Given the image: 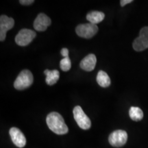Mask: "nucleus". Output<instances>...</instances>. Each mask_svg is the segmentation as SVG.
<instances>
[{
	"label": "nucleus",
	"mask_w": 148,
	"mask_h": 148,
	"mask_svg": "<svg viewBox=\"0 0 148 148\" xmlns=\"http://www.w3.org/2000/svg\"><path fill=\"white\" fill-rule=\"evenodd\" d=\"M46 122L49 128L56 134H65L69 132V129L64 123L63 117L58 112H50L47 116Z\"/></svg>",
	"instance_id": "1"
},
{
	"label": "nucleus",
	"mask_w": 148,
	"mask_h": 148,
	"mask_svg": "<svg viewBox=\"0 0 148 148\" xmlns=\"http://www.w3.org/2000/svg\"><path fill=\"white\" fill-rule=\"evenodd\" d=\"M34 81L32 73L27 69L23 70L18 74L14 82V87L17 90H24L32 84Z\"/></svg>",
	"instance_id": "2"
},
{
	"label": "nucleus",
	"mask_w": 148,
	"mask_h": 148,
	"mask_svg": "<svg viewBox=\"0 0 148 148\" xmlns=\"http://www.w3.org/2000/svg\"><path fill=\"white\" fill-rule=\"evenodd\" d=\"M73 113L74 119L75 120L80 128L82 130H88L91 127V121L80 106H77L74 107Z\"/></svg>",
	"instance_id": "3"
},
{
	"label": "nucleus",
	"mask_w": 148,
	"mask_h": 148,
	"mask_svg": "<svg viewBox=\"0 0 148 148\" xmlns=\"http://www.w3.org/2000/svg\"><path fill=\"white\" fill-rule=\"evenodd\" d=\"M76 34L79 36L84 38H90L93 37L98 32L97 25L92 23L79 24L75 28Z\"/></svg>",
	"instance_id": "4"
},
{
	"label": "nucleus",
	"mask_w": 148,
	"mask_h": 148,
	"mask_svg": "<svg viewBox=\"0 0 148 148\" xmlns=\"http://www.w3.org/2000/svg\"><path fill=\"white\" fill-rule=\"evenodd\" d=\"M133 49L136 51H142L148 48V26L140 30L139 36L134 40Z\"/></svg>",
	"instance_id": "5"
},
{
	"label": "nucleus",
	"mask_w": 148,
	"mask_h": 148,
	"mask_svg": "<svg viewBox=\"0 0 148 148\" xmlns=\"http://www.w3.org/2000/svg\"><path fill=\"white\" fill-rule=\"evenodd\" d=\"M36 34L34 31L29 29H22L16 34L15 42L19 46H27L36 37Z\"/></svg>",
	"instance_id": "6"
},
{
	"label": "nucleus",
	"mask_w": 148,
	"mask_h": 148,
	"mask_svg": "<svg viewBox=\"0 0 148 148\" xmlns=\"http://www.w3.org/2000/svg\"><path fill=\"white\" fill-rule=\"evenodd\" d=\"M127 140V132L122 130H117L110 134L108 141L112 146L115 147H122L126 143Z\"/></svg>",
	"instance_id": "7"
},
{
	"label": "nucleus",
	"mask_w": 148,
	"mask_h": 148,
	"mask_svg": "<svg viewBox=\"0 0 148 148\" xmlns=\"http://www.w3.org/2000/svg\"><path fill=\"white\" fill-rule=\"evenodd\" d=\"M14 25V21L12 18L6 15L0 16V40L3 41L6 36V32L12 29Z\"/></svg>",
	"instance_id": "8"
},
{
	"label": "nucleus",
	"mask_w": 148,
	"mask_h": 148,
	"mask_svg": "<svg viewBox=\"0 0 148 148\" xmlns=\"http://www.w3.org/2000/svg\"><path fill=\"white\" fill-rule=\"evenodd\" d=\"M9 134L12 139V141L16 147L22 148L26 144V138L23 132L17 127H11Z\"/></svg>",
	"instance_id": "9"
},
{
	"label": "nucleus",
	"mask_w": 148,
	"mask_h": 148,
	"mask_svg": "<svg viewBox=\"0 0 148 148\" xmlns=\"http://www.w3.org/2000/svg\"><path fill=\"white\" fill-rule=\"evenodd\" d=\"M51 19L44 13L38 14L34 21V28L38 32H43L51 25Z\"/></svg>",
	"instance_id": "10"
},
{
	"label": "nucleus",
	"mask_w": 148,
	"mask_h": 148,
	"mask_svg": "<svg viewBox=\"0 0 148 148\" xmlns=\"http://www.w3.org/2000/svg\"><path fill=\"white\" fill-rule=\"evenodd\" d=\"M97 58L93 53H90L81 60L79 66L81 69L86 71H91L95 69Z\"/></svg>",
	"instance_id": "11"
},
{
	"label": "nucleus",
	"mask_w": 148,
	"mask_h": 148,
	"mask_svg": "<svg viewBox=\"0 0 148 148\" xmlns=\"http://www.w3.org/2000/svg\"><path fill=\"white\" fill-rule=\"evenodd\" d=\"M44 73L46 75L45 82L49 86H51V85L56 84V83L58 82L59 77H60L59 71L56 69L52 70V71L46 69L44 71Z\"/></svg>",
	"instance_id": "12"
},
{
	"label": "nucleus",
	"mask_w": 148,
	"mask_h": 148,
	"mask_svg": "<svg viewBox=\"0 0 148 148\" xmlns=\"http://www.w3.org/2000/svg\"><path fill=\"white\" fill-rule=\"evenodd\" d=\"M105 17V14L102 12L99 11H91L88 12L86 15V19L92 24H96L100 23Z\"/></svg>",
	"instance_id": "13"
},
{
	"label": "nucleus",
	"mask_w": 148,
	"mask_h": 148,
	"mask_svg": "<svg viewBox=\"0 0 148 148\" xmlns=\"http://www.w3.org/2000/svg\"><path fill=\"white\" fill-rule=\"evenodd\" d=\"M97 82L98 84L101 87L106 88L110 85V78L106 72L103 71H99L97 75Z\"/></svg>",
	"instance_id": "14"
},
{
	"label": "nucleus",
	"mask_w": 148,
	"mask_h": 148,
	"mask_svg": "<svg viewBox=\"0 0 148 148\" xmlns=\"http://www.w3.org/2000/svg\"><path fill=\"white\" fill-rule=\"evenodd\" d=\"M129 115L133 121H138L143 118V110L138 107L132 106L129 110Z\"/></svg>",
	"instance_id": "15"
},
{
	"label": "nucleus",
	"mask_w": 148,
	"mask_h": 148,
	"mask_svg": "<svg viewBox=\"0 0 148 148\" xmlns=\"http://www.w3.org/2000/svg\"><path fill=\"white\" fill-rule=\"evenodd\" d=\"M60 69L63 71H68L71 69V62L69 57L62 58L60 62Z\"/></svg>",
	"instance_id": "16"
},
{
	"label": "nucleus",
	"mask_w": 148,
	"mask_h": 148,
	"mask_svg": "<svg viewBox=\"0 0 148 148\" xmlns=\"http://www.w3.org/2000/svg\"><path fill=\"white\" fill-rule=\"evenodd\" d=\"M34 2V0H20L19 1V3H21V4L25 5L32 4Z\"/></svg>",
	"instance_id": "17"
},
{
	"label": "nucleus",
	"mask_w": 148,
	"mask_h": 148,
	"mask_svg": "<svg viewBox=\"0 0 148 148\" xmlns=\"http://www.w3.org/2000/svg\"><path fill=\"white\" fill-rule=\"evenodd\" d=\"M61 55L62 56L64 57V58H66V57H69V50H68L67 48H62V49H61Z\"/></svg>",
	"instance_id": "18"
},
{
	"label": "nucleus",
	"mask_w": 148,
	"mask_h": 148,
	"mask_svg": "<svg viewBox=\"0 0 148 148\" xmlns=\"http://www.w3.org/2000/svg\"><path fill=\"white\" fill-rule=\"evenodd\" d=\"M132 0H121V1H120V4H121L122 7H123L126 4H128L130 3H132Z\"/></svg>",
	"instance_id": "19"
}]
</instances>
